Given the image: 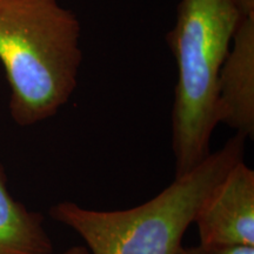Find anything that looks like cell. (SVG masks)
Wrapping results in <instances>:
<instances>
[{"label":"cell","instance_id":"2","mask_svg":"<svg viewBox=\"0 0 254 254\" xmlns=\"http://www.w3.org/2000/svg\"><path fill=\"white\" fill-rule=\"evenodd\" d=\"M245 136L234 134L218 151L145 204L119 211L62 201L50 217L84 241L90 254H177L187 228L219 183L245 154Z\"/></svg>","mask_w":254,"mask_h":254},{"label":"cell","instance_id":"7","mask_svg":"<svg viewBox=\"0 0 254 254\" xmlns=\"http://www.w3.org/2000/svg\"><path fill=\"white\" fill-rule=\"evenodd\" d=\"M199 246L200 254H254V246L228 245V246Z\"/></svg>","mask_w":254,"mask_h":254},{"label":"cell","instance_id":"10","mask_svg":"<svg viewBox=\"0 0 254 254\" xmlns=\"http://www.w3.org/2000/svg\"><path fill=\"white\" fill-rule=\"evenodd\" d=\"M177 254H200V249L199 246L194 247H182L179 251H178Z\"/></svg>","mask_w":254,"mask_h":254},{"label":"cell","instance_id":"9","mask_svg":"<svg viewBox=\"0 0 254 254\" xmlns=\"http://www.w3.org/2000/svg\"><path fill=\"white\" fill-rule=\"evenodd\" d=\"M60 254H90V252H88L85 245H74L68 247L67 250H65Z\"/></svg>","mask_w":254,"mask_h":254},{"label":"cell","instance_id":"8","mask_svg":"<svg viewBox=\"0 0 254 254\" xmlns=\"http://www.w3.org/2000/svg\"><path fill=\"white\" fill-rule=\"evenodd\" d=\"M241 17L254 14V0H231Z\"/></svg>","mask_w":254,"mask_h":254},{"label":"cell","instance_id":"1","mask_svg":"<svg viewBox=\"0 0 254 254\" xmlns=\"http://www.w3.org/2000/svg\"><path fill=\"white\" fill-rule=\"evenodd\" d=\"M81 26L58 0H0V63L19 126L56 116L78 85Z\"/></svg>","mask_w":254,"mask_h":254},{"label":"cell","instance_id":"6","mask_svg":"<svg viewBox=\"0 0 254 254\" xmlns=\"http://www.w3.org/2000/svg\"><path fill=\"white\" fill-rule=\"evenodd\" d=\"M52 252L53 244L44 225V217L12 196L0 161V254Z\"/></svg>","mask_w":254,"mask_h":254},{"label":"cell","instance_id":"4","mask_svg":"<svg viewBox=\"0 0 254 254\" xmlns=\"http://www.w3.org/2000/svg\"><path fill=\"white\" fill-rule=\"evenodd\" d=\"M194 224L202 247L254 246V171L244 160L212 190Z\"/></svg>","mask_w":254,"mask_h":254},{"label":"cell","instance_id":"3","mask_svg":"<svg viewBox=\"0 0 254 254\" xmlns=\"http://www.w3.org/2000/svg\"><path fill=\"white\" fill-rule=\"evenodd\" d=\"M241 15L231 0H180L167 36L178 79L172 110L176 176L211 153L218 120V78Z\"/></svg>","mask_w":254,"mask_h":254},{"label":"cell","instance_id":"5","mask_svg":"<svg viewBox=\"0 0 254 254\" xmlns=\"http://www.w3.org/2000/svg\"><path fill=\"white\" fill-rule=\"evenodd\" d=\"M218 120L253 139L254 14L241 17L218 78Z\"/></svg>","mask_w":254,"mask_h":254}]
</instances>
